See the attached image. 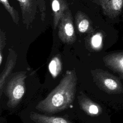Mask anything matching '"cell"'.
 <instances>
[{
  "mask_svg": "<svg viewBox=\"0 0 123 123\" xmlns=\"http://www.w3.org/2000/svg\"><path fill=\"white\" fill-rule=\"evenodd\" d=\"M77 78L75 70H67L58 85L36 105L38 111L55 113L68 109L74 102Z\"/></svg>",
  "mask_w": 123,
  "mask_h": 123,
  "instance_id": "1",
  "label": "cell"
},
{
  "mask_svg": "<svg viewBox=\"0 0 123 123\" xmlns=\"http://www.w3.org/2000/svg\"><path fill=\"white\" fill-rule=\"evenodd\" d=\"M93 81L117 110L123 109V81L108 70L97 68L91 70Z\"/></svg>",
  "mask_w": 123,
  "mask_h": 123,
  "instance_id": "2",
  "label": "cell"
},
{
  "mask_svg": "<svg viewBox=\"0 0 123 123\" xmlns=\"http://www.w3.org/2000/svg\"><path fill=\"white\" fill-rule=\"evenodd\" d=\"M26 72L21 71L13 74L9 80L6 87L5 94L8 98L7 106L13 108L17 106L25 92V79Z\"/></svg>",
  "mask_w": 123,
  "mask_h": 123,
  "instance_id": "3",
  "label": "cell"
},
{
  "mask_svg": "<svg viewBox=\"0 0 123 123\" xmlns=\"http://www.w3.org/2000/svg\"><path fill=\"white\" fill-rule=\"evenodd\" d=\"M58 37L64 43L71 44L76 39L71 11L68 9L61 18L59 25Z\"/></svg>",
  "mask_w": 123,
  "mask_h": 123,
  "instance_id": "4",
  "label": "cell"
},
{
  "mask_svg": "<svg viewBox=\"0 0 123 123\" xmlns=\"http://www.w3.org/2000/svg\"><path fill=\"white\" fill-rule=\"evenodd\" d=\"M104 66L123 81V50L111 52L103 56Z\"/></svg>",
  "mask_w": 123,
  "mask_h": 123,
  "instance_id": "5",
  "label": "cell"
},
{
  "mask_svg": "<svg viewBox=\"0 0 123 123\" xmlns=\"http://www.w3.org/2000/svg\"><path fill=\"white\" fill-rule=\"evenodd\" d=\"M80 108L87 114L92 116H99L105 113V110L101 105L86 96L82 92L78 96Z\"/></svg>",
  "mask_w": 123,
  "mask_h": 123,
  "instance_id": "6",
  "label": "cell"
},
{
  "mask_svg": "<svg viewBox=\"0 0 123 123\" xmlns=\"http://www.w3.org/2000/svg\"><path fill=\"white\" fill-rule=\"evenodd\" d=\"M22 11L23 22L28 29L35 18L38 0H17Z\"/></svg>",
  "mask_w": 123,
  "mask_h": 123,
  "instance_id": "7",
  "label": "cell"
},
{
  "mask_svg": "<svg viewBox=\"0 0 123 123\" xmlns=\"http://www.w3.org/2000/svg\"><path fill=\"white\" fill-rule=\"evenodd\" d=\"M17 54L12 48L9 49V52L7 58L5 68L0 74V96L2 94L4 85L7 78L12 71L17 60Z\"/></svg>",
  "mask_w": 123,
  "mask_h": 123,
  "instance_id": "8",
  "label": "cell"
},
{
  "mask_svg": "<svg viewBox=\"0 0 123 123\" xmlns=\"http://www.w3.org/2000/svg\"><path fill=\"white\" fill-rule=\"evenodd\" d=\"M104 13L111 18L116 16L123 6V0H99Z\"/></svg>",
  "mask_w": 123,
  "mask_h": 123,
  "instance_id": "9",
  "label": "cell"
},
{
  "mask_svg": "<svg viewBox=\"0 0 123 123\" xmlns=\"http://www.w3.org/2000/svg\"><path fill=\"white\" fill-rule=\"evenodd\" d=\"M53 16L54 29L57 27L64 12L68 9L66 0H51Z\"/></svg>",
  "mask_w": 123,
  "mask_h": 123,
  "instance_id": "10",
  "label": "cell"
},
{
  "mask_svg": "<svg viewBox=\"0 0 123 123\" xmlns=\"http://www.w3.org/2000/svg\"><path fill=\"white\" fill-rule=\"evenodd\" d=\"M75 21L78 31L82 33H89L93 31L92 23L89 18L84 12L78 11L75 15Z\"/></svg>",
  "mask_w": 123,
  "mask_h": 123,
  "instance_id": "11",
  "label": "cell"
},
{
  "mask_svg": "<svg viewBox=\"0 0 123 123\" xmlns=\"http://www.w3.org/2000/svg\"><path fill=\"white\" fill-rule=\"evenodd\" d=\"M29 117L35 123H72L61 117L49 116L33 111L30 112Z\"/></svg>",
  "mask_w": 123,
  "mask_h": 123,
  "instance_id": "12",
  "label": "cell"
},
{
  "mask_svg": "<svg viewBox=\"0 0 123 123\" xmlns=\"http://www.w3.org/2000/svg\"><path fill=\"white\" fill-rule=\"evenodd\" d=\"M49 70L53 78L60 74L62 71V62L59 55H56L51 59L49 64Z\"/></svg>",
  "mask_w": 123,
  "mask_h": 123,
  "instance_id": "13",
  "label": "cell"
},
{
  "mask_svg": "<svg viewBox=\"0 0 123 123\" xmlns=\"http://www.w3.org/2000/svg\"><path fill=\"white\" fill-rule=\"evenodd\" d=\"M0 2L10 14L13 22L15 24L18 25L19 22V16L17 11L14 9L13 7L10 5L8 0H0Z\"/></svg>",
  "mask_w": 123,
  "mask_h": 123,
  "instance_id": "14",
  "label": "cell"
},
{
  "mask_svg": "<svg viewBox=\"0 0 123 123\" xmlns=\"http://www.w3.org/2000/svg\"><path fill=\"white\" fill-rule=\"evenodd\" d=\"M91 44L92 47L96 49H99L102 47V36L99 33H98L91 38Z\"/></svg>",
  "mask_w": 123,
  "mask_h": 123,
  "instance_id": "15",
  "label": "cell"
},
{
  "mask_svg": "<svg viewBox=\"0 0 123 123\" xmlns=\"http://www.w3.org/2000/svg\"><path fill=\"white\" fill-rule=\"evenodd\" d=\"M6 35L4 31L1 29L0 30V65L2 63V52L6 44Z\"/></svg>",
  "mask_w": 123,
  "mask_h": 123,
  "instance_id": "16",
  "label": "cell"
}]
</instances>
